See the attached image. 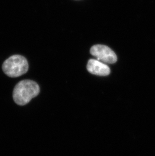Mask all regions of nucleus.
<instances>
[{
	"label": "nucleus",
	"mask_w": 155,
	"mask_h": 156,
	"mask_svg": "<svg viewBox=\"0 0 155 156\" xmlns=\"http://www.w3.org/2000/svg\"><path fill=\"white\" fill-rule=\"evenodd\" d=\"M40 87L35 81L23 80L15 86L13 92L14 101L17 104L24 106L40 93Z\"/></svg>",
	"instance_id": "1"
},
{
	"label": "nucleus",
	"mask_w": 155,
	"mask_h": 156,
	"mask_svg": "<svg viewBox=\"0 0 155 156\" xmlns=\"http://www.w3.org/2000/svg\"><path fill=\"white\" fill-rule=\"evenodd\" d=\"M28 61L23 56L15 55L5 61L2 65L3 72L8 76L15 78L26 73L28 70Z\"/></svg>",
	"instance_id": "2"
},
{
	"label": "nucleus",
	"mask_w": 155,
	"mask_h": 156,
	"mask_svg": "<svg viewBox=\"0 0 155 156\" xmlns=\"http://www.w3.org/2000/svg\"><path fill=\"white\" fill-rule=\"evenodd\" d=\"M90 53L97 60L104 63L113 64L117 61L115 53L110 48L103 44H96L91 47Z\"/></svg>",
	"instance_id": "3"
},
{
	"label": "nucleus",
	"mask_w": 155,
	"mask_h": 156,
	"mask_svg": "<svg viewBox=\"0 0 155 156\" xmlns=\"http://www.w3.org/2000/svg\"><path fill=\"white\" fill-rule=\"evenodd\" d=\"M87 69L90 73L98 76H107L110 73L108 66L97 59H90L87 65Z\"/></svg>",
	"instance_id": "4"
}]
</instances>
